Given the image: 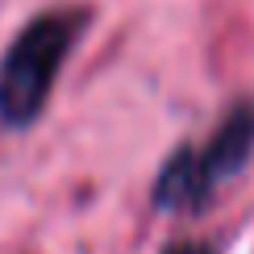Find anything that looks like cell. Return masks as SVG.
Here are the masks:
<instances>
[{
  "instance_id": "cell-1",
  "label": "cell",
  "mask_w": 254,
  "mask_h": 254,
  "mask_svg": "<svg viewBox=\"0 0 254 254\" xmlns=\"http://www.w3.org/2000/svg\"><path fill=\"white\" fill-rule=\"evenodd\" d=\"M88 13L83 8H46L21 25L0 59V121L25 129L46 109V96L59 79L63 59L71 55Z\"/></svg>"
},
{
  "instance_id": "cell-2",
  "label": "cell",
  "mask_w": 254,
  "mask_h": 254,
  "mask_svg": "<svg viewBox=\"0 0 254 254\" xmlns=\"http://www.w3.org/2000/svg\"><path fill=\"white\" fill-rule=\"evenodd\" d=\"M254 154V104H238L225 113V121L213 137L200 146H179L163 163L154 179V204L158 208H196L242 171V163Z\"/></svg>"
},
{
  "instance_id": "cell-3",
  "label": "cell",
  "mask_w": 254,
  "mask_h": 254,
  "mask_svg": "<svg viewBox=\"0 0 254 254\" xmlns=\"http://www.w3.org/2000/svg\"><path fill=\"white\" fill-rule=\"evenodd\" d=\"M163 254H217L213 246H200V242H175V246H167Z\"/></svg>"
}]
</instances>
